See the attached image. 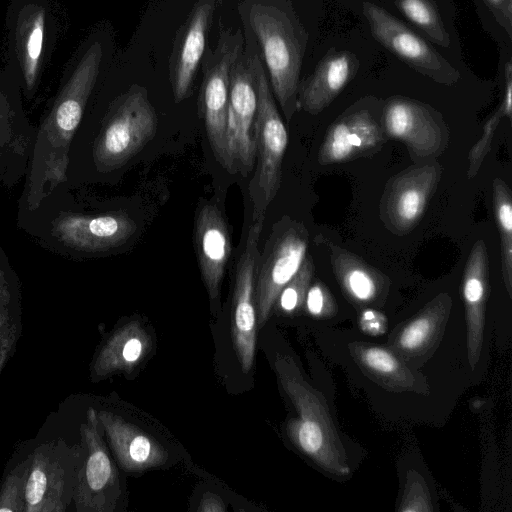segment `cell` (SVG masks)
Instances as JSON below:
<instances>
[{"mask_svg":"<svg viewBox=\"0 0 512 512\" xmlns=\"http://www.w3.org/2000/svg\"><path fill=\"white\" fill-rule=\"evenodd\" d=\"M22 316L21 282L0 243V377L22 336Z\"/></svg>","mask_w":512,"mask_h":512,"instance_id":"cell-24","label":"cell"},{"mask_svg":"<svg viewBox=\"0 0 512 512\" xmlns=\"http://www.w3.org/2000/svg\"><path fill=\"white\" fill-rule=\"evenodd\" d=\"M359 61L350 52L331 50L319 62L313 74L297 93V107L317 115L327 108L353 78Z\"/></svg>","mask_w":512,"mask_h":512,"instance_id":"cell-20","label":"cell"},{"mask_svg":"<svg viewBox=\"0 0 512 512\" xmlns=\"http://www.w3.org/2000/svg\"><path fill=\"white\" fill-rule=\"evenodd\" d=\"M305 298L307 310L312 315H321L327 306H332L330 293L320 282L308 288Z\"/></svg>","mask_w":512,"mask_h":512,"instance_id":"cell-33","label":"cell"},{"mask_svg":"<svg viewBox=\"0 0 512 512\" xmlns=\"http://www.w3.org/2000/svg\"><path fill=\"white\" fill-rule=\"evenodd\" d=\"M489 286L488 252L483 240L473 245L463 274V297L468 323V351L471 366L478 360L483 338L484 310Z\"/></svg>","mask_w":512,"mask_h":512,"instance_id":"cell-23","label":"cell"},{"mask_svg":"<svg viewBox=\"0 0 512 512\" xmlns=\"http://www.w3.org/2000/svg\"><path fill=\"white\" fill-rule=\"evenodd\" d=\"M96 416L117 462L124 470L142 472L167 461V450L134 424L107 410H96Z\"/></svg>","mask_w":512,"mask_h":512,"instance_id":"cell-19","label":"cell"},{"mask_svg":"<svg viewBox=\"0 0 512 512\" xmlns=\"http://www.w3.org/2000/svg\"><path fill=\"white\" fill-rule=\"evenodd\" d=\"M249 21L261 46L273 93L289 122L297 107V93L307 35L297 18L271 4L253 3Z\"/></svg>","mask_w":512,"mask_h":512,"instance_id":"cell-4","label":"cell"},{"mask_svg":"<svg viewBox=\"0 0 512 512\" xmlns=\"http://www.w3.org/2000/svg\"><path fill=\"white\" fill-rule=\"evenodd\" d=\"M505 88L503 99L484 125L482 135L468 154L469 167L467 177L472 179L478 173L483 160L490 151L494 133L503 117L511 119L512 113V66L508 61L505 66Z\"/></svg>","mask_w":512,"mask_h":512,"instance_id":"cell-27","label":"cell"},{"mask_svg":"<svg viewBox=\"0 0 512 512\" xmlns=\"http://www.w3.org/2000/svg\"><path fill=\"white\" fill-rule=\"evenodd\" d=\"M399 10L434 42L448 47L450 37L433 0H397Z\"/></svg>","mask_w":512,"mask_h":512,"instance_id":"cell-28","label":"cell"},{"mask_svg":"<svg viewBox=\"0 0 512 512\" xmlns=\"http://www.w3.org/2000/svg\"><path fill=\"white\" fill-rule=\"evenodd\" d=\"M309 244L306 227L290 218L277 222L260 253L255 304L258 327L269 319L277 297L303 263Z\"/></svg>","mask_w":512,"mask_h":512,"instance_id":"cell-9","label":"cell"},{"mask_svg":"<svg viewBox=\"0 0 512 512\" xmlns=\"http://www.w3.org/2000/svg\"><path fill=\"white\" fill-rule=\"evenodd\" d=\"M194 246L202 280L211 302L215 301L231 255V237L227 222L214 203L206 202L197 210Z\"/></svg>","mask_w":512,"mask_h":512,"instance_id":"cell-17","label":"cell"},{"mask_svg":"<svg viewBox=\"0 0 512 512\" xmlns=\"http://www.w3.org/2000/svg\"><path fill=\"white\" fill-rule=\"evenodd\" d=\"M362 359L367 366L381 373H392L398 369L395 357L382 348H367L362 354Z\"/></svg>","mask_w":512,"mask_h":512,"instance_id":"cell-32","label":"cell"},{"mask_svg":"<svg viewBox=\"0 0 512 512\" xmlns=\"http://www.w3.org/2000/svg\"><path fill=\"white\" fill-rule=\"evenodd\" d=\"M314 271L313 259L306 255L297 273L279 293L273 308L283 313H292L298 309L305 300Z\"/></svg>","mask_w":512,"mask_h":512,"instance_id":"cell-30","label":"cell"},{"mask_svg":"<svg viewBox=\"0 0 512 512\" xmlns=\"http://www.w3.org/2000/svg\"><path fill=\"white\" fill-rule=\"evenodd\" d=\"M493 210L500 235L501 266L506 290L512 294V195L508 184L497 177L492 184Z\"/></svg>","mask_w":512,"mask_h":512,"instance_id":"cell-26","label":"cell"},{"mask_svg":"<svg viewBox=\"0 0 512 512\" xmlns=\"http://www.w3.org/2000/svg\"><path fill=\"white\" fill-rule=\"evenodd\" d=\"M17 226L45 250L72 259L109 252L137 230L124 212L87 209L64 183L33 209L17 212Z\"/></svg>","mask_w":512,"mask_h":512,"instance_id":"cell-2","label":"cell"},{"mask_svg":"<svg viewBox=\"0 0 512 512\" xmlns=\"http://www.w3.org/2000/svg\"><path fill=\"white\" fill-rule=\"evenodd\" d=\"M498 24L512 38V0H483Z\"/></svg>","mask_w":512,"mask_h":512,"instance_id":"cell-34","label":"cell"},{"mask_svg":"<svg viewBox=\"0 0 512 512\" xmlns=\"http://www.w3.org/2000/svg\"><path fill=\"white\" fill-rule=\"evenodd\" d=\"M384 143L380 124L366 110L339 118L323 139L318 153L321 165L347 162L377 152Z\"/></svg>","mask_w":512,"mask_h":512,"instance_id":"cell-18","label":"cell"},{"mask_svg":"<svg viewBox=\"0 0 512 512\" xmlns=\"http://www.w3.org/2000/svg\"><path fill=\"white\" fill-rule=\"evenodd\" d=\"M31 453L12 466L1 479L0 512H24V492Z\"/></svg>","mask_w":512,"mask_h":512,"instance_id":"cell-29","label":"cell"},{"mask_svg":"<svg viewBox=\"0 0 512 512\" xmlns=\"http://www.w3.org/2000/svg\"><path fill=\"white\" fill-rule=\"evenodd\" d=\"M152 340L139 321H129L115 329L100 346L90 365L93 381L116 372L131 371L149 353Z\"/></svg>","mask_w":512,"mask_h":512,"instance_id":"cell-21","label":"cell"},{"mask_svg":"<svg viewBox=\"0 0 512 512\" xmlns=\"http://www.w3.org/2000/svg\"><path fill=\"white\" fill-rule=\"evenodd\" d=\"M199 511H225L223 502L215 497V495H205L198 507Z\"/></svg>","mask_w":512,"mask_h":512,"instance_id":"cell-36","label":"cell"},{"mask_svg":"<svg viewBox=\"0 0 512 512\" xmlns=\"http://www.w3.org/2000/svg\"><path fill=\"white\" fill-rule=\"evenodd\" d=\"M240 30H222L216 49L205 63L201 86V107L209 143L218 163L230 173H235L229 150L228 102L230 71L243 50Z\"/></svg>","mask_w":512,"mask_h":512,"instance_id":"cell-8","label":"cell"},{"mask_svg":"<svg viewBox=\"0 0 512 512\" xmlns=\"http://www.w3.org/2000/svg\"><path fill=\"white\" fill-rule=\"evenodd\" d=\"M256 110L257 92L250 54L241 53L230 71L228 137L235 172L243 176L252 171L256 161Z\"/></svg>","mask_w":512,"mask_h":512,"instance_id":"cell-14","label":"cell"},{"mask_svg":"<svg viewBox=\"0 0 512 512\" xmlns=\"http://www.w3.org/2000/svg\"><path fill=\"white\" fill-rule=\"evenodd\" d=\"M330 252V262L340 284L358 301L374 299L385 283L384 275L360 257L325 240Z\"/></svg>","mask_w":512,"mask_h":512,"instance_id":"cell-25","label":"cell"},{"mask_svg":"<svg viewBox=\"0 0 512 512\" xmlns=\"http://www.w3.org/2000/svg\"><path fill=\"white\" fill-rule=\"evenodd\" d=\"M84 457L79 443L57 438L39 443L31 451L24 492V512H66L73 503Z\"/></svg>","mask_w":512,"mask_h":512,"instance_id":"cell-7","label":"cell"},{"mask_svg":"<svg viewBox=\"0 0 512 512\" xmlns=\"http://www.w3.org/2000/svg\"><path fill=\"white\" fill-rule=\"evenodd\" d=\"M385 317L378 311L368 309L365 310L360 318L361 328L373 335L381 334L385 331Z\"/></svg>","mask_w":512,"mask_h":512,"instance_id":"cell-35","label":"cell"},{"mask_svg":"<svg viewBox=\"0 0 512 512\" xmlns=\"http://www.w3.org/2000/svg\"><path fill=\"white\" fill-rule=\"evenodd\" d=\"M157 128V113L147 90L131 86L108 104L94 130L75 133L63 183L77 187L88 173L117 171L154 138Z\"/></svg>","mask_w":512,"mask_h":512,"instance_id":"cell-3","label":"cell"},{"mask_svg":"<svg viewBox=\"0 0 512 512\" xmlns=\"http://www.w3.org/2000/svg\"><path fill=\"white\" fill-rule=\"evenodd\" d=\"M438 163L413 166L387 183L380 202V216L394 234L404 235L421 219L440 181Z\"/></svg>","mask_w":512,"mask_h":512,"instance_id":"cell-15","label":"cell"},{"mask_svg":"<svg viewBox=\"0 0 512 512\" xmlns=\"http://www.w3.org/2000/svg\"><path fill=\"white\" fill-rule=\"evenodd\" d=\"M383 121L386 133L405 143L415 156L438 155L448 143L449 133L440 115L419 102L402 97L390 99Z\"/></svg>","mask_w":512,"mask_h":512,"instance_id":"cell-16","label":"cell"},{"mask_svg":"<svg viewBox=\"0 0 512 512\" xmlns=\"http://www.w3.org/2000/svg\"><path fill=\"white\" fill-rule=\"evenodd\" d=\"M102 60V42L94 40L64 71L59 89L36 129L17 212L33 209L64 182L68 150L96 88Z\"/></svg>","mask_w":512,"mask_h":512,"instance_id":"cell-1","label":"cell"},{"mask_svg":"<svg viewBox=\"0 0 512 512\" xmlns=\"http://www.w3.org/2000/svg\"><path fill=\"white\" fill-rule=\"evenodd\" d=\"M50 0H11L7 12V69L31 100L40 85L43 64L56 36Z\"/></svg>","mask_w":512,"mask_h":512,"instance_id":"cell-6","label":"cell"},{"mask_svg":"<svg viewBox=\"0 0 512 512\" xmlns=\"http://www.w3.org/2000/svg\"><path fill=\"white\" fill-rule=\"evenodd\" d=\"M250 60L257 92L254 121L256 169L249 183L252 221H254L265 217L268 206L279 191L288 134L276 107L270 83L258 53L250 54Z\"/></svg>","mask_w":512,"mask_h":512,"instance_id":"cell-5","label":"cell"},{"mask_svg":"<svg viewBox=\"0 0 512 512\" xmlns=\"http://www.w3.org/2000/svg\"><path fill=\"white\" fill-rule=\"evenodd\" d=\"M22 100L17 79L0 70V187L12 188L28 171L36 129Z\"/></svg>","mask_w":512,"mask_h":512,"instance_id":"cell-11","label":"cell"},{"mask_svg":"<svg viewBox=\"0 0 512 512\" xmlns=\"http://www.w3.org/2000/svg\"><path fill=\"white\" fill-rule=\"evenodd\" d=\"M264 217L252 221L238 259L232 303V340L242 371L253 366L258 328L255 285L260 258L259 239Z\"/></svg>","mask_w":512,"mask_h":512,"instance_id":"cell-12","label":"cell"},{"mask_svg":"<svg viewBox=\"0 0 512 512\" xmlns=\"http://www.w3.org/2000/svg\"><path fill=\"white\" fill-rule=\"evenodd\" d=\"M363 13L375 39L406 64L442 84L451 85L458 81L460 75L456 69L385 9L364 2Z\"/></svg>","mask_w":512,"mask_h":512,"instance_id":"cell-13","label":"cell"},{"mask_svg":"<svg viewBox=\"0 0 512 512\" xmlns=\"http://www.w3.org/2000/svg\"><path fill=\"white\" fill-rule=\"evenodd\" d=\"M215 5L216 0H200L193 8L185 26L171 74L173 95L177 103L190 93L205 50L206 35Z\"/></svg>","mask_w":512,"mask_h":512,"instance_id":"cell-22","label":"cell"},{"mask_svg":"<svg viewBox=\"0 0 512 512\" xmlns=\"http://www.w3.org/2000/svg\"><path fill=\"white\" fill-rule=\"evenodd\" d=\"M84 457L73 496L77 512H113L121 497L119 472L103 439L95 408L80 425Z\"/></svg>","mask_w":512,"mask_h":512,"instance_id":"cell-10","label":"cell"},{"mask_svg":"<svg viewBox=\"0 0 512 512\" xmlns=\"http://www.w3.org/2000/svg\"><path fill=\"white\" fill-rule=\"evenodd\" d=\"M432 323V318L429 316H421L412 321L400 335V346L407 350L420 347L428 338Z\"/></svg>","mask_w":512,"mask_h":512,"instance_id":"cell-31","label":"cell"}]
</instances>
